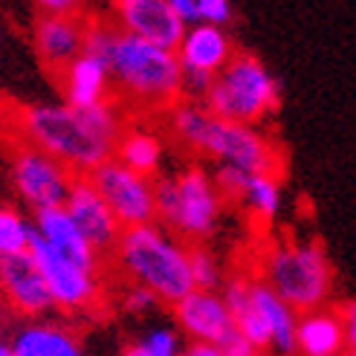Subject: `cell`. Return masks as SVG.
I'll return each mask as SVG.
<instances>
[{
	"label": "cell",
	"instance_id": "obj_25",
	"mask_svg": "<svg viewBox=\"0 0 356 356\" xmlns=\"http://www.w3.org/2000/svg\"><path fill=\"white\" fill-rule=\"evenodd\" d=\"M188 273H191V287L203 290V293H215V287L220 284V270L218 261L211 258V252L206 249H188Z\"/></svg>",
	"mask_w": 356,
	"mask_h": 356
},
{
	"label": "cell",
	"instance_id": "obj_11",
	"mask_svg": "<svg viewBox=\"0 0 356 356\" xmlns=\"http://www.w3.org/2000/svg\"><path fill=\"white\" fill-rule=\"evenodd\" d=\"M64 211L70 215V220L76 223L81 238L90 243V249L99 258L116 249L122 229H119L116 218L111 215V209L104 206V200L99 197V191L90 186L87 177H76L73 180L67 200H64Z\"/></svg>",
	"mask_w": 356,
	"mask_h": 356
},
{
	"label": "cell",
	"instance_id": "obj_17",
	"mask_svg": "<svg viewBox=\"0 0 356 356\" xmlns=\"http://www.w3.org/2000/svg\"><path fill=\"white\" fill-rule=\"evenodd\" d=\"M35 218H38V220H35L32 232L38 235L49 249H56L61 258H67L70 264L81 266V270H87V273H96L99 270V261L102 258L90 249V243L81 238V232L76 229V223L70 220L64 206L61 209H44Z\"/></svg>",
	"mask_w": 356,
	"mask_h": 356
},
{
	"label": "cell",
	"instance_id": "obj_6",
	"mask_svg": "<svg viewBox=\"0 0 356 356\" xmlns=\"http://www.w3.org/2000/svg\"><path fill=\"white\" fill-rule=\"evenodd\" d=\"M278 108V87L255 56H232L211 79L206 111L223 122L252 124Z\"/></svg>",
	"mask_w": 356,
	"mask_h": 356
},
{
	"label": "cell",
	"instance_id": "obj_30",
	"mask_svg": "<svg viewBox=\"0 0 356 356\" xmlns=\"http://www.w3.org/2000/svg\"><path fill=\"white\" fill-rule=\"evenodd\" d=\"M220 350V356H258V348H252V345H249L246 339H243V336L235 330L232 336H229V339L218 348Z\"/></svg>",
	"mask_w": 356,
	"mask_h": 356
},
{
	"label": "cell",
	"instance_id": "obj_12",
	"mask_svg": "<svg viewBox=\"0 0 356 356\" xmlns=\"http://www.w3.org/2000/svg\"><path fill=\"white\" fill-rule=\"evenodd\" d=\"M113 26L139 41L163 49H177L186 26L177 21L168 0H122L113 9Z\"/></svg>",
	"mask_w": 356,
	"mask_h": 356
},
{
	"label": "cell",
	"instance_id": "obj_33",
	"mask_svg": "<svg viewBox=\"0 0 356 356\" xmlns=\"http://www.w3.org/2000/svg\"><path fill=\"white\" fill-rule=\"evenodd\" d=\"M122 356H148V353H145V348H142V342H136V345H128V348H124Z\"/></svg>",
	"mask_w": 356,
	"mask_h": 356
},
{
	"label": "cell",
	"instance_id": "obj_5",
	"mask_svg": "<svg viewBox=\"0 0 356 356\" xmlns=\"http://www.w3.org/2000/svg\"><path fill=\"white\" fill-rule=\"evenodd\" d=\"M261 273L270 287L293 313L318 310L330 296V264L318 243H273L261 255Z\"/></svg>",
	"mask_w": 356,
	"mask_h": 356
},
{
	"label": "cell",
	"instance_id": "obj_20",
	"mask_svg": "<svg viewBox=\"0 0 356 356\" xmlns=\"http://www.w3.org/2000/svg\"><path fill=\"white\" fill-rule=\"evenodd\" d=\"M249 298H252V307L261 316V322L270 330V345H275L287 356L296 353V313L258 278L249 281Z\"/></svg>",
	"mask_w": 356,
	"mask_h": 356
},
{
	"label": "cell",
	"instance_id": "obj_9",
	"mask_svg": "<svg viewBox=\"0 0 356 356\" xmlns=\"http://www.w3.org/2000/svg\"><path fill=\"white\" fill-rule=\"evenodd\" d=\"M26 252L35 261V266H38L52 305H58L64 310H84V307H93L99 301L102 284H99L96 273H87L81 266L70 264L67 258H61L56 252V249H49L35 232L29 238Z\"/></svg>",
	"mask_w": 356,
	"mask_h": 356
},
{
	"label": "cell",
	"instance_id": "obj_13",
	"mask_svg": "<svg viewBox=\"0 0 356 356\" xmlns=\"http://www.w3.org/2000/svg\"><path fill=\"white\" fill-rule=\"evenodd\" d=\"M87 24H90V15L81 12H64V15L41 12L38 24H35V49H38L41 61L56 76L70 61L81 56Z\"/></svg>",
	"mask_w": 356,
	"mask_h": 356
},
{
	"label": "cell",
	"instance_id": "obj_16",
	"mask_svg": "<svg viewBox=\"0 0 356 356\" xmlns=\"http://www.w3.org/2000/svg\"><path fill=\"white\" fill-rule=\"evenodd\" d=\"M174 56L180 61V70L218 76L235 52H232V41H229V35L223 29L209 24H194V26H186Z\"/></svg>",
	"mask_w": 356,
	"mask_h": 356
},
{
	"label": "cell",
	"instance_id": "obj_29",
	"mask_svg": "<svg viewBox=\"0 0 356 356\" xmlns=\"http://www.w3.org/2000/svg\"><path fill=\"white\" fill-rule=\"evenodd\" d=\"M156 305H159L156 296L148 293V290H142V287H134L128 296H124V307H128L131 313H148V310H154Z\"/></svg>",
	"mask_w": 356,
	"mask_h": 356
},
{
	"label": "cell",
	"instance_id": "obj_1",
	"mask_svg": "<svg viewBox=\"0 0 356 356\" xmlns=\"http://www.w3.org/2000/svg\"><path fill=\"white\" fill-rule=\"evenodd\" d=\"M21 131L32 148L58 159L76 177H87L113 156L124 124L113 102H102L84 111L67 104H38L21 113Z\"/></svg>",
	"mask_w": 356,
	"mask_h": 356
},
{
	"label": "cell",
	"instance_id": "obj_2",
	"mask_svg": "<svg viewBox=\"0 0 356 356\" xmlns=\"http://www.w3.org/2000/svg\"><path fill=\"white\" fill-rule=\"evenodd\" d=\"M168 124L183 145L215 156L226 168H235L246 177H275L281 165L278 148L264 134L249 128V124H235L211 116L203 104L174 102L168 108Z\"/></svg>",
	"mask_w": 356,
	"mask_h": 356
},
{
	"label": "cell",
	"instance_id": "obj_28",
	"mask_svg": "<svg viewBox=\"0 0 356 356\" xmlns=\"http://www.w3.org/2000/svg\"><path fill=\"white\" fill-rule=\"evenodd\" d=\"M246 180H249L246 174H241V171H235V168H226V165H223L211 183H215L218 194H229V197H241V191H243Z\"/></svg>",
	"mask_w": 356,
	"mask_h": 356
},
{
	"label": "cell",
	"instance_id": "obj_4",
	"mask_svg": "<svg viewBox=\"0 0 356 356\" xmlns=\"http://www.w3.org/2000/svg\"><path fill=\"white\" fill-rule=\"evenodd\" d=\"M111 81L122 96L136 108H171L180 96V61L171 49L139 41L134 35L113 32L111 47L104 52Z\"/></svg>",
	"mask_w": 356,
	"mask_h": 356
},
{
	"label": "cell",
	"instance_id": "obj_34",
	"mask_svg": "<svg viewBox=\"0 0 356 356\" xmlns=\"http://www.w3.org/2000/svg\"><path fill=\"white\" fill-rule=\"evenodd\" d=\"M0 356H15V353H12V348H9L6 342H0Z\"/></svg>",
	"mask_w": 356,
	"mask_h": 356
},
{
	"label": "cell",
	"instance_id": "obj_15",
	"mask_svg": "<svg viewBox=\"0 0 356 356\" xmlns=\"http://www.w3.org/2000/svg\"><path fill=\"white\" fill-rule=\"evenodd\" d=\"M0 287H3V296L9 298V305L17 313L41 316L52 307L47 284L38 273V266H35V261L29 258V252L0 261Z\"/></svg>",
	"mask_w": 356,
	"mask_h": 356
},
{
	"label": "cell",
	"instance_id": "obj_10",
	"mask_svg": "<svg viewBox=\"0 0 356 356\" xmlns=\"http://www.w3.org/2000/svg\"><path fill=\"white\" fill-rule=\"evenodd\" d=\"M12 177H15V186L21 191V197L38 211L61 209L70 194V186L76 180V174L67 165H61L58 159H52L49 154L32 145L17 148L15 163H12Z\"/></svg>",
	"mask_w": 356,
	"mask_h": 356
},
{
	"label": "cell",
	"instance_id": "obj_27",
	"mask_svg": "<svg viewBox=\"0 0 356 356\" xmlns=\"http://www.w3.org/2000/svg\"><path fill=\"white\" fill-rule=\"evenodd\" d=\"M232 17V6L226 0H197V21L223 29V24Z\"/></svg>",
	"mask_w": 356,
	"mask_h": 356
},
{
	"label": "cell",
	"instance_id": "obj_19",
	"mask_svg": "<svg viewBox=\"0 0 356 356\" xmlns=\"http://www.w3.org/2000/svg\"><path fill=\"white\" fill-rule=\"evenodd\" d=\"M345 348V325L339 313L310 310L296 318V350L305 356H339Z\"/></svg>",
	"mask_w": 356,
	"mask_h": 356
},
{
	"label": "cell",
	"instance_id": "obj_31",
	"mask_svg": "<svg viewBox=\"0 0 356 356\" xmlns=\"http://www.w3.org/2000/svg\"><path fill=\"white\" fill-rule=\"evenodd\" d=\"M168 3H171V12L177 15V21H180L183 26L200 24L197 21V0H168Z\"/></svg>",
	"mask_w": 356,
	"mask_h": 356
},
{
	"label": "cell",
	"instance_id": "obj_24",
	"mask_svg": "<svg viewBox=\"0 0 356 356\" xmlns=\"http://www.w3.org/2000/svg\"><path fill=\"white\" fill-rule=\"evenodd\" d=\"M32 238V226L15 209L0 206V261L12 255H24Z\"/></svg>",
	"mask_w": 356,
	"mask_h": 356
},
{
	"label": "cell",
	"instance_id": "obj_21",
	"mask_svg": "<svg viewBox=\"0 0 356 356\" xmlns=\"http://www.w3.org/2000/svg\"><path fill=\"white\" fill-rule=\"evenodd\" d=\"M9 348L15 356H84L76 336L52 322H35L21 327Z\"/></svg>",
	"mask_w": 356,
	"mask_h": 356
},
{
	"label": "cell",
	"instance_id": "obj_3",
	"mask_svg": "<svg viewBox=\"0 0 356 356\" xmlns=\"http://www.w3.org/2000/svg\"><path fill=\"white\" fill-rule=\"evenodd\" d=\"M113 255L122 273L134 281V287L154 293L156 301L177 305L194 290L188 273V249H183L165 229L154 223L122 229Z\"/></svg>",
	"mask_w": 356,
	"mask_h": 356
},
{
	"label": "cell",
	"instance_id": "obj_14",
	"mask_svg": "<svg viewBox=\"0 0 356 356\" xmlns=\"http://www.w3.org/2000/svg\"><path fill=\"white\" fill-rule=\"evenodd\" d=\"M174 313H177V322H180L183 333H188L200 345L220 348L235 333L232 316H229L223 298L218 293L191 290L186 298H180L174 305Z\"/></svg>",
	"mask_w": 356,
	"mask_h": 356
},
{
	"label": "cell",
	"instance_id": "obj_32",
	"mask_svg": "<svg viewBox=\"0 0 356 356\" xmlns=\"http://www.w3.org/2000/svg\"><path fill=\"white\" fill-rule=\"evenodd\" d=\"M183 356H220V350L215 345H200V342H194L188 345V350Z\"/></svg>",
	"mask_w": 356,
	"mask_h": 356
},
{
	"label": "cell",
	"instance_id": "obj_23",
	"mask_svg": "<svg viewBox=\"0 0 356 356\" xmlns=\"http://www.w3.org/2000/svg\"><path fill=\"white\" fill-rule=\"evenodd\" d=\"M241 197L246 200L249 211H252L255 218L270 220V218H275V211L281 206V186H278L275 177L258 174V177H249L246 180Z\"/></svg>",
	"mask_w": 356,
	"mask_h": 356
},
{
	"label": "cell",
	"instance_id": "obj_22",
	"mask_svg": "<svg viewBox=\"0 0 356 356\" xmlns=\"http://www.w3.org/2000/svg\"><path fill=\"white\" fill-rule=\"evenodd\" d=\"M113 159L139 177H154L159 168V159H163V142L151 131L131 128L119 136L113 148Z\"/></svg>",
	"mask_w": 356,
	"mask_h": 356
},
{
	"label": "cell",
	"instance_id": "obj_7",
	"mask_svg": "<svg viewBox=\"0 0 356 356\" xmlns=\"http://www.w3.org/2000/svg\"><path fill=\"white\" fill-rule=\"evenodd\" d=\"M154 209L165 226L186 238H206L220 218V194L203 168L154 183Z\"/></svg>",
	"mask_w": 356,
	"mask_h": 356
},
{
	"label": "cell",
	"instance_id": "obj_26",
	"mask_svg": "<svg viewBox=\"0 0 356 356\" xmlns=\"http://www.w3.org/2000/svg\"><path fill=\"white\" fill-rule=\"evenodd\" d=\"M148 356H180V339L171 327H156L148 333V339L142 342Z\"/></svg>",
	"mask_w": 356,
	"mask_h": 356
},
{
	"label": "cell",
	"instance_id": "obj_18",
	"mask_svg": "<svg viewBox=\"0 0 356 356\" xmlns=\"http://www.w3.org/2000/svg\"><path fill=\"white\" fill-rule=\"evenodd\" d=\"M61 90L67 96V108H96V104L108 102V90H111V76H108V67L104 61L93 58V56H81L76 61H70L61 73Z\"/></svg>",
	"mask_w": 356,
	"mask_h": 356
},
{
	"label": "cell",
	"instance_id": "obj_8",
	"mask_svg": "<svg viewBox=\"0 0 356 356\" xmlns=\"http://www.w3.org/2000/svg\"><path fill=\"white\" fill-rule=\"evenodd\" d=\"M90 186L99 191L104 206L111 209L119 229H136V226H151L156 220L154 209V180L151 177H139L119 165L111 156L87 174Z\"/></svg>",
	"mask_w": 356,
	"mask_h": 356
}]
</instances>
